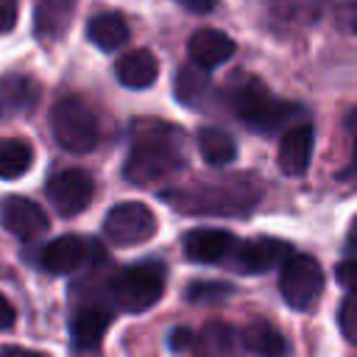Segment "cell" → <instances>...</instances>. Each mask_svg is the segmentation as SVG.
<instances>
[{
  "mask_svg": "<svg viewBox=\"0 0 357 357\" xmlns=\"http://www.w3.org/2000/svg\"><path fill=\"white\" fill-rule=\"evenodd\" d=\"M335 25L346 33H357V0H340L337 3Z\"/></svg>",
  "mask_w": 357,
  "mask_h": 357,
  "instance_id": "cell-28",
  "label": "cell"
},
{
  "mask_svg": "<svg viewBox=\"0 0 357 357\" xmlns=\"http://www.w3.org/2000/svg\"><path fill=\"white\" fill-rule=\"evenodd\" d=\"M156 231L153 212L139 201H123L114 204L103 218V237L112 245H137L151 240Z\"/></svg>",
  "mask_w": 357,
  "mask_h": 357,
  "instance_id": "cell-7",
  "label": "cell"
},
{
  "mask_svg": "<svg viewBox=\"0 0 357 357\" xmlns=\"http://www.w3.org/2000/svg\"><path fill=\"white\" fill-rule=\"evenodd\" d=\"M73 17V0H45L36 6V33L45 36H59L64 25H70Z\"/></svg>",
  "mask_w": 357,
  "mask_h": 357,
  "instance_id": "cell-23",
  "label": "cell"
},
{
  "mask_svg": "<svg viewBox=\"0 0 357 357\" xmlns=\"http://www.w3.org/2000/svg\"><path fill=\"white\" fill-rule=\"evenodd\" d=\"M198 151H201L204 162L212 167H226L237 159V145H234L231 134H226L223 128H215V126H206L198 131Z\"/></svg>",
  "mask_w": 357,
  "mask_h": 357,
  "instance_id": "cell-20",
  "label": "cell"
},
{
  "mask_svg": "<svg viewBox=\"0 0 357 357\" xmlns=\"http://www.w3.org/2000/svg\"><path fill=\"white\" fill-rule=\"evenodd\" d=\"M50 131L64 151L86 153L98 145L100 128L92 109L78 95H64L50 109Z\"/></svg>",
  "mask_w": 357,
  "mask_h": 357,
  "instance_id": "cell-4",
  "label": "cell"
},
{
  "mask_svg": "<svg viewBox=\"0 0 357 357\" xmlns=\"http://www.w3.org/2000/svg\"><path fill=\"white\" fill-rule=\"evenodd\" d=\"M17 25V3L0 0V33H8Z\"/></svg>",
  "mask_w": 357,
  "mask_h": 357,
  "instance_id": "cell-30",
  "label": "cell"
},
{
  "mask_svg": "<svg viewBox=\"0 0 357 357\" xmlns=\"http://www.w3.org/2000/svg\"><path fill=\"white\" fill-rule=\"evenodd\" d=\"M335 276H337V282L351 293V296H357V259H346V262H337V268H335Z\"/></svg>",
  "mask_w": 357,
  "mask_h": 357,
  "instance_id": "cell-29",
  "label": "cell"
},
{
  "mask_svg": "<svg viewBox=\"0 0 357 357\" xmlns=\"http://www.w3.org/2000/svg\"><path fill=\"white\" fill-rule=\"evenodd\" d=\"M14 321H17V312H14L11 301H8L6 296H0V332L11 329V326H14Z\"/></svg>",
  "mask_w": 357,
  "mask_h": 357,
  "instance_id": "cell-32",
  "label": "cell"
},
{
  "mask_svg": "<svg viewBox=\"0 0 357 357\" xmlns=\"http://www.w3.org/2000/svg\"><path fill=\"white\" fill-rule=\"evenodd\" d=\"M173 92H176V100L187 109H206V100L212 98V78H209V70H201L195 64L190 67H181L176 73V81H173Z\"/></svg>",
  "mask_w": 357,
  "mask_h": 357,
  "instance_id": "cell-17",
  "label": "cell"
},
{
  "mask_svg": "<svg viewBox=\"0 0 357 357\" xmlns=\"http://www.w3.org/2000/svg\"><path fill=\"white\" fill-rule=\"evenodd\" d=\"M187 53L195 67L201 70H215L218 64L229 61L234 56V39L218 28H201L190 36Z\"/></svg>",
  "mask_w": 357,
  "mask_h": 357,
  "instance_id": "cell-14",
  "label": "cell"
},
{
  "mask_svg": "<svg viewBox=\"0 0 357 357\" xmlns=\"http://www.w3.org/2000/svg\"><path fill=\"white\" fill-rule=\"evenodd\" d=\"M92 190H95V184H92L89 173H84L78 167L59 170L45 184L47 201L53 204V209L61 218H73V215L84 212L89 206V201H92Z\"/></svg>",
  "mask_w": 357,
  "mask_h": 357,
  "instance_id": "cell-8",
  "label": "cell"
},
{
  "mask_svg": "<svg viewBox=\"0 0 357 357\" xmlns=\"http://www.w3.org/2000/svg\"><path fill=\"white\" fill-rule=\"evenodd\" d=\"M3 357H45L39 351H31V349H6Z\"/></svg>",
  "mask_w": 357,
  "mask_h": 357,
  "instance_id": "cell-35",
  "label": "cell"
},
{
  "mask_svg": "<svg viewBox=\"0 0 357 357\" xmlns=\"http://www.w3.org/2000/svg\"><path fill=\"white\" fill-rule=\"evenodd\" d=\"M33 165V148L28 139L20 137H0V178L11 181L31 170Z\"/></svg>",
  "mask_w": 357,
  "mask_h": 357,
  "instance_id": "cell-21",
  "label": "cell"
},
{
  "mask_svg": "<svg viewBox=\"0 0 357 357\" xmlns=\"http://www.w3.org/2000/svg\"><path fill=\"white\" fill-rule=\"evenodd\" d=\"M237 243L240 240L226 229H192L184 234V254L190 262L218 265L234 254Z\"/></svg>",
  "mask_w": 357,
  "mask_h": 357,
  "instance_id": "cell-11",
  "label": "cell"
},
{
  "mask_svg": "<svg viewBox=\"0 0 357 357\" xmlns=\"http://www.w3.org/2000/svg\"><path fill=\"white\" fill-rule=\"evenodd\" d=\"M229 106L248 128L259 134H273L293 114H298V106L273 98V92L259 78H251V75L229 86Z\"/></svg>",
  "mask_w": 357,
  "mask_h": 357,
  "instance_id": "cell-2",
  "label": "cell"
},
{
  "mask_svg": "<svg viewBox=\"0 0 357 357\" xmlns=\"http://www.w3.org/2000/svg\"><path fill=\"white\" fill-rule=\"evenodd\" d=\"M165 293V265L137 262L112 279V298L123 312H145Z\"/></svg>",
  "mask_w": 357,
  "mask_h": 357,
  "instance_id": "cell-5",
  "label": "cell"
},
{
  "mask_svg": "<svg viewBox=\"0 0 357 357\" xmlns=\"http://www.w3.org/2000/svg\"><path fill=\"white\" fill-rule=\"evenodd\" d=\"M114 75L128 89H145V86H151L156 81L159 61H156V56L148 47H137V50H128V53L117 56Z\"/></svg>",
  "mask_w": 357,
  "mask_h": 357,
  "instance_id": "cell-15",
  "label": "cell"
},
{
  "mask_svg": "<svg viewBox=\"0 0 357 357\" xmlns=\"http://www.w3.org/2000/svg\"><path fill=\"white\" fill-rule=\"evenodd\" d=\"M184 137L178 128L167 123H145L137 128L134 142L128 148L123 178L131 184H159L176 170L184 167Z\"/></svg>",
  "mask_w": 357,
  "mask_h": 357,
  "instance_id": "cell-1",
  "label": "cell"
},
{
  "mask_svg": "<svg viewBox=\"0 0 357 357\" xmlns=\"http://www.w3.org/2000/svg\"><path fill=\"white\" fill-rule=\"evenodd\" d=\"M176 3H181L184 8H190V11H195V14H206V11L215 8L218 0H176Z\"/></svg>",
  "mask_w": 357,
  "mask_h": 357,
  "instance_id": "cell-33",
  "label": "cell"
},
{
  "mask_svg": "<svg viewBox=\"0 0 357 357\" xmlns=\"http://www.w3.org/2000/svg\"><path fill=\"white\" fill-rule=\"evenodd\" d=\"M290 245L284 240L276 237H257V240H245L237 243L234 254H231V265L240 273H265L276 265H284L290 259Z\"/></svg>",
  "mask_w": 357,
  "mask_h": 357,
  "instance_id": "cell-10",
  "label": "cell"
},
{
  "mask_svg": "<svg viewBox=\"0 0 357 357\" xmlns=\"http://www.w3.org/2000/svg\"><path fill=\"white\" fill-rule=\"evenodd\" d=\"M192 346H195V332H190V329H173L170 332V349L173 351H187Z\"/></svg>",
  "mask_w": 357,
  "mask_h": 357,
  "instance_id": "cell-31",
  "label": "cell"
},
{
  "mask_svg": "<svg viewBox=\"0 0 357 357\" xmlns=\"http://www.w3.org/2000/svg\"><path fill=\"white\" fill-rule=\"evenodd\" d=\"M0 226L20 240H33L47 231L50 220L36 201L22 195H6L0 201Z\"/></svg>",
  "mask_w": 357,
  "mask_h": 357,
  "instance_id": "cell-9",
  "label": "cell"
},
{
  "mask_svg": "<svg viewBox=\"0 0 357 357\" xmlns=\"http://www.w3.org/2000/svg\"><path fill=\"white\" fill-rule=\"evenodd\" d=\"M337 326L349 343H357V296H346L337 307Z\"/></svg>",
  "mask_w": 357,
  "mask_h": 357,
  "instance_id": "cell-26",
  "label": "cell"
},
{
  "mask_svg": "<svg viewBox=\"0 0 357 357\" xmlns=\"http://www.w3.org/2000/svg\"><path fill=\"white\" fill-rule=\"evenodd\" d=\"M86 39L100 50H117L128 39V22L117 11L95 14L86 22Z\"/></svg>",
  "mask_w": 357,
  "mask_h": 357,
  "instance_id": "cell-19",
  "label": "cell"
},
{
  "mask_svg": "<svg viewBox=\"0 0 357 357\" xmlns=\"http://www.w3.org/2000/svg\"><path fill=\"white\" fill-rule=\"evenodd\" d=\"M349 245L357 251V215H354L351 223H349Z\"/></svg>",
  "mask_w": 357,
  "mask_h": 357,
  "instance_id": "cell-36",
  "label": "cell"
},
{
  "mask_svg": "<svg viewBox=\"0 0 357 357\" xmlns=\"http://www.w3.org/2000/svg\"><path fill=\"white\" fill-rule=\"evenodd\" d=\"M195 346H198V357H229L234 346V332L223 324H212L204 329V335H195Z\"/></svg>",
  "mask_w": 357,
  "mask_h": 357,
  "instance_id": "cell-24",
  "label": "cell"
},
{
  "mask_svg": "<svg viewBox=\"0 0 357 357\" xmlns=\"http://www.w3.org/2000/svg\"><path fill=\"white\" fill-rule=\"evenodd\" d=\"M337 178H349V181H354V178H357V131H354V148H351V162H349V167H343V170L337 173Z\"/></svg>",
  "mask_w": 357,
  "mask_h": 357,
  "instance_id": "cell-34",
  "label": "cell"
},
{
  "mask_svg": "<svg viewBox=\"0 0 357 357\" xmlns=\"http://www.w3.org/2000/svg\"><path fill=\"white\" fill-rule=\"evenodd\" d=\"M231 293H234V287L229 282H192L187 287V301H192V304H218Z\"/></svg>",
  "mask_w": 357,
  "mask_h": 357,
  "instance_id": "cell-25",
  "label": "cell"
},
{
  "mask_svg": "<svg viewBox=\"0 0 357 357\" xmlns=\"http://www.w3.org/2000/svg\"><path fill=\"white\" fill-rule=\"evenodd\" d=\"M279 293L293 310H310L318 296L324 293V271L315 257L307 254H293L282 265L279 276Z\"/></svg>",
  "mask_w": 357,
  "mask_h": 357,
  "instance_id": "cell-6",
  "label": "cell"
},
{
  "mask_svg": "<svg viewBox=\"0 0 357 357\" xmlns=\"http://www.w3.org/2000/svg\"><path fill=\"white\" fill-rule=\"evenodd\" d=\"M243 349L257 357H284L287 354V337L268 321H251L240 332Z\"/></svg>",
  "mask_w": 357,
  "mask_h": 357,
  "instance_id": "cell-18",
  "label": "cell"
},
{
  "mask_svg": "<svg viewBox=\"0 0 357 357\" xmlns=\"http://www.w3.org/2000/svg\"><path fill=\"white\" fill-rule=\"evenodd\" d=\"M112 324V312L100 304H86L70 318V340L75 351H98L106 329Z\"/></svg>",
  "mask_w": 357,
  "mask_h": 357,
  "instance_id": "cell-13",
  "label": "cell"
},
{
  "mask_svg": "<svg viewBox=\"0 0 357 357\" xmlns=\"http://www.w3.org/2000/svg\"><path fill=\"white\" fill-rule=\"evenodd\" d=\"M315 8H318L315 0H273V11L287 20H301L304 14L315 17Z\"/></svg>",
  "mask_w": 357,
  "mask_h": 357,
  "instance_id": "cell-27",
  "label": "cell"
},
{
  "mask_svg": "<svg viewBox=\"0 0 357 357\" xmlns=\"http://www.w3.org/2000/svg\"><path fill=\"white\" fill-rule=\"evenodd\" d=\"M165 198L187 215H245L257 204L259 192L245 184H204Z\"/></svg>",
  "mask_w": 357,
  "mask_h": 357,
  "instance_id": "cell-3",
  "label": "cell"
},
{
  "mask_svg": "<svg viewBox=\"0 0 357 357\" xmlns=\"http://www.w3.org/2000/svg\"><path fill=\"white\" fill-rule=\"evenodd\" d=\"M312 142H315V131L310 123L290 126L279 139V151H276L279 170L284 176H304L312 159Z\"/></svg>",
  "mask_w": 357,
  "mask_h": 357,
  "instance_id": "cell-12",
  "label": "cell"
},
{
  "mask_svg": "<svg viewBox=\"0 0 357 357\" xmlns=\"http://www.w3.org/2000/svg\"><path fill=\"white\" fill-rule=\"evenodd\" d=\"M39 84L31 75H6L0 81V98L11 112H31L39 103Z\"/></svg>",
  "mask_w": 357,
  "mask_h": 357,
  "instance_id": "cell-22",
  "label": "cell"
},
{
  "mask_svg": "<svg viewBox=\"0 0 357 357\" xmlns=\"http://www.w3.org/2000/svg\"><path fill=\"white\" fill-rule=\"evenodd\" d=\"M86 259V243L75 234H61L42 248V268L50 273H73Z\"/></svg>",
  "mask_w": 357,
  "mask_h": 357,
  "instance_id": "cell-16",
  "label": "cell"
}]
</instances>
